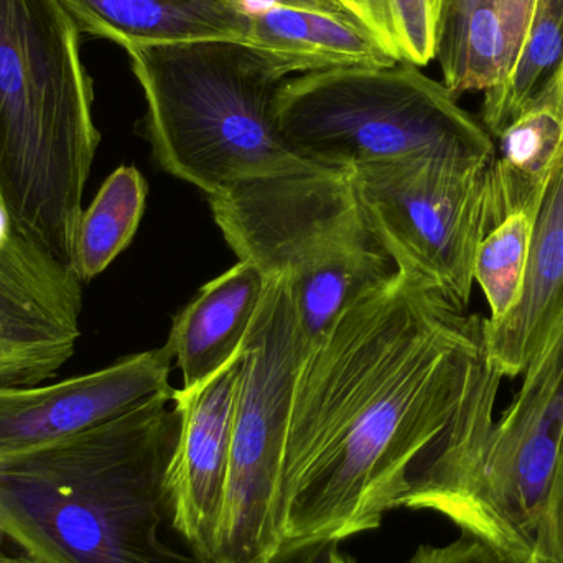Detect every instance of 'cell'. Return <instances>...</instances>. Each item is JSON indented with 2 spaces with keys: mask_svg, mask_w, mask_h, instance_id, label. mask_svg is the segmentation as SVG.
Wrapping results in <instances>:
<instances>
[{
  "mask_svg": "<svg viewBox=\"0 0 563 563\" xmlns=\"http://www.w3.org/2000/svg\"><path fill=\"white\" fill-rule=\"evenodd\" d=\"M486 320L399 271L307 344L285 440L284 544L344 541L399 508L462 522L505 379Z\"/></svg>",
  "mask_w": 563,
  "mask_h": 563,
  "instance_id": "6da1fadb",
  "label": "cell"
},
{
  "mask_svg": "<svg viewBox=\"0 0 563 563\" xmlns=\"http://www.w3.org/2000/svg\"><path fill=\"white\" fill-rule=\"evenodd\" d=\"M180 437L174 396L0 455V529L36 563H201L162 539Z\"/></svg>",
  "mask_w": 563,
  "mask_h": 563,
  "instance_id": "7a4b0ae2",
  "label": "cell"
},
{
  "mask_svg": "<svg viewBox=\"0 0 563 563\" xmlns=\"http://www.w3.org/2000/svg\"><path fill=\"white\" fill-rule=\"evenodd\" d=\"M79 35L59 0H0V207L69 267L101 141Z\"/></svg>",
  "mask_w": 563,
  "mask_h": 563,
  "instance_id": "3957f363",
  "label": "cell"
},
{
  "mask_svg": "<svg viewBox=\"0 0 563 563\" xmlns=\"http://www.w3.org/2000/svg\"><path fill=\"white\" fill-rule=\"evenodd\" d=\"M147 102L145 135L162 170L207 197L254 178L318 170L277 128L287 81L260 49L230 40L125 48Z\"/></svg>",
  "mask_w": 563,
  "mask_h": 563,
  "instance_id": "277c9868",
  "label": "cell"
},
{
  "mask_svg": "<svg viewBox=\"0 0 563 563\" xmlns=\"http://www.w3.org/2000/svg\"><path fill=\"white\" fill-rule=\"evenodd\" d=\"M207 200L240 261L288 280L307 344L399 273L367 227L347 170L254 178Z\"/></svg>",
  "mask_w": 563,
  "mask_h": 563,
  "instance_id": "5b68a950",
  "label": "cell"
},
{
  "mask_svg": "<svg viewBox=\"0 0 563 563\" xmlns=\"http://www.w3.org/2000/svg\"><path fill=\"white\" fill-rule=\"evenodd\" d=\"M285 144L331 170L437 154L492 162L495 139L443 82L409 63L307 73L274 101Z\"/></svg>",
  "mask_w": 563,
  "mask_h": 563,
  "instance_id": "8992f818",
  "label": "cell"
},
{
  "mask_svg": "<svg viewBox=\"0 0 563 563\" xmlns=\"http://www.w3.org/2000/svg\"><path fill=\"white\" fill-rule=\"evenodd\" d=\"M307 350L285 277H269L243 346L223 518L210 563H251L284 544L285 440Z\"/></svg>",
  "mask_w": 563,
  "mask_h": 563,
  "instance_id": "52a82bcc",
  "label": "cell"
},
{
  "mask_svg": "<svg viewBox=\"0 0 563 563\" xmlns=\"http://www.w3.org/2000/svg\"><path fill=\"white\" fill-rule=\"evenodd\" d=\"M492 162L419 154L350 168L361 213L397 269L466 311Z\"/></svg>",
  "mask_w": 563,
  "mask_h": 563,
  "instance_id": "ba28073f",
  "label": "cell"
},
{
  "mask_svg": "<svg viewBox=\"0 0 563 563\" xmlns=\"http://www.w3.org/2000/svg\"><path fill=\"white\" fill-rule=\"evenodd\" d=\"M495 420L460 531L515 563L534 551L563 437V324Z\"/></svg>",
  "mask_w": 563,
  "mask_h": 563,
  "instance_id": "9c48e42d",
  "label": "cell"
},
{
  "mask_svg": "<svg viewBox=\"0 0 563 563\" xmlns=\"http://www.w3.org/2000/svg\"><path fill=\"white\" fill-rule=\"evenodd\" d=\"M167 343L49 386L0 387V455L35 449L174 396Z\"/></svg>",
  "mask_w": 563,
  "mask_h": 563,
  "instance_id": "30bf717a",
  "label": "cell"
},
{
  "mask_svg": "<svg viewBox=\"0 0 563 563\" xmlns=\"http://www.w3.org/2000/svg\"><path fill=\"white\" fill-rule=\"evenodd\" d=\"M243 350L207 383L174 393L180 437L167 475L168 518L201 563H210L223 518Z\"/></svg>",
  "mask_w": 563,
  "mask_h": 563,
  "instance_id": "8fae6325",
  "label": "cell"
},
{
  "mask_svg": "<svg viewBox=\"0 0 563 563\" xmlns=\"http://www.w3.org/2000/svg\"><path fill=\"white\" fill-rule=\"evenodd\" d=\"M563 324V154L539 208L518 301L486 320L488 356L503 377H519Z\"/></svg>",
  "mask_w": 563,
  "mask_h": 563,
  "instance_id": "7c38bea8",
  "label": "cell"
},
{
  "mask_svg": "<svg viewBox=\"0 0 563 563\" xmlns=\"http://www.w3.org/2000/svg\"><path fill=\"white\" fill-rule=\"evenodd\" d=\"M250 46L273 59L287 76L397 63L347 13L277 0L251 9Z\"/></svg>",
  "mask_w": 563,
  "mask_h": 563,
  "instance_id": "4fadbf2b",
  "label": "cell"
},
{
  "mask_svg": "<svg viewBox=\"0 0 563 563\" xmlns=\"http://www.w3.org/2000/svg\"><path fill=\"white\" fill-rule=\"evenodd\" d=\"M266 285L254 264L240 261L208 282L174 318L167 344L184 377V389L207 383L241 353Z\"/></svg>",
  "mask_w": 563,
  "mask_h": 563,
  "instance_id": "5bb4252c",
  "label": "cell"
},
{
  "mask_svg": "<svg viewBox=\"0 0 563 563\" xmlns=\"http://www.w3.org/2000/svg\"><path fill=\"white\" fill-rule=\"evenodd\" d=\"M79 30L119 43L230 40L250 45V0H59Z\"/></svg>",
  "mask_w": 563,
  "mask_h": 563,
  "instance_id": "9a60e30c",
  "label": "cell"
},
{
  "mask_svg": "<svg viewBox=\"0 0 563 563\" xmlns=\"http://www.w3.org/2000/svg\"><path fill=\"white\" fill-rule=\"evenodd\" d=\"M538 0H476L442 16L437 56L455 98L506 81L528 40Z\"/></svg>",
  "mask_w": 563,
  "mask_h": 563,
  "instance_id": "2e32d148",
  "label": "cell"
},
{
  "mask_svg": "<svg viewBox=\"0 0 563 563\" xmlns=\"http://www.w3.org/2000/svg\"><path fill=\"white\" fill-rule=\"evenodd\" d=\"M486 174V230L511 211L541 207L563 154L558 81L496 137Z\"/></svg>",
  "mask_w": 563,
  "mask_h": 563,
  "instance_id": "e0dca14e",
  "label": "cell"
},
{
  "mask_svg": "<svg viewBox=\"0 0 563 563\" xmlns=\"http://www.w3.org/2000/svg\"><path fill=\"white\" fill-rule=\"evenodd\" d=\"M81 331L0 284V387L38 386L75 354Z\"/></svg>",
  "mask_w": 563,
  "mask_h": 563,
  "instance_id": "ac0fdd59",
  "label": "cell"
},
{
  "mask_svg": "<svg viewBox=\"0 0 563 563\" xmlns=\"http://www.w3.org/2000/svg\"><path fill=\"white\" fill-rule=\"evenodd\" d=\"M148 185L132 165L115 168L76 228L73 269L82 284L104 273L128 250L144 217Z\"/></svg>",
  "mask_w": 563,
  "mask_h": 563,
  "instance_id": "d6986e66",
  "label": "cell"
},
{
  "mask_svg": "<svg viewBox=\"0 0 563 563\" xmlns=\"http://www.w3.org/2000/svg\"><path fill=\"white\" fill-rule=\"evenodd\" d=\"M563 62V0H538L521 56L506 81L485 92L482 122L498 137L558 81Z\"/></svg>",
  "mask_w": 563,
  "mask_h": 563,
  "instance_id": "ffe728a7",
  "label": "cell"
},
{
  "mask_svg": "<svg viewBox=\"0 0 563 563\" xmlns=\"http://www.w3.org/2000/svg\"><path fill=\"white\" fill-rule=\"evenodd\" d=\"M0 284L79 330L82 282L73 267L23 236L0 207Z\"/></svg>",
  "mask_w": 563,
  "mask_h": 563,
  "instance_id": "44dd1931",
  "label": "cell"
},
{
  "mask_svg": "<svg viewBox=\"0 0 563 563\" xmlns=\"http://www.w3.org/2000/svg\"><path fill=\"white\" fill-rule=\"evenodd\" d=\"M397 63L426 66L437 56L445 0H336Z\"/></svg>",
  "mask_w": 563,
  "mask_h": 563,
  "instance_id": "7402d4cb",
  "label": "cell"
},
{
  "mask_svg": "<svg viewBox=\"0 0 563 563\" xmlns=\"http://www.w3.org/2000/svg\"><path fill=\"white\" fill-rule=\"evenodd\" d=\"M539 208H522L488 228L475 260V282L489 303V323H498L518 301Z\"/></svg>",
  "mask_w": 563,
  "mask_h": 563,
  "instance_id": "603a6c76",
  "label": "cell"
},
{
  "mask_svg": "<svg viewBox=\"0 0 563 563\" xmlns=\"http://www.w3.org/2000/svg\"><path fill=\"white\" fill-rule=\"evenodd\" d=\"M532 554L549 563H563V437Z\"/></svg>",
  "mask_w": 563,
  "mask_h": 563,
  "instance_id": "cb8c5ba5",
  "label": "cell"
},
{
  "mask_svg": "<svg viewBox=\"0 0 563 563\" xmlns=\"http://www.w3.org/2000/svg\"><path fill=\"white\" fill-rule=\"evenodd\" d=\"M406 563H511L475 539L459 538L445 545H420Z\"/></svg>",
  "mask_w": 563,
  "mask_h": 563,
  "instance_id": "d4e9b609",
  "label": "cell"
},
{
  "mask_svg": "<svg viewBox=\"0 0 563 563\" xmlns=\"http://www.w3.org/2000/svg\"><path fill=\"white\" fill-rule=\"evenodd\" d=\"M338 542H285L274 554L251 563H327L331 548Z\"/></svg>",
  "mask_w": 563,
  "mask_h": 563,
  "instance_id": "484cf974",
  "label": "cell"
},
{
  "mask_svg": "<svg viewBox=\"0 0 563 563\" xmlns=\"http://www.w3.org/2000/svg\"><path fill=\"white\" fill-rule=\"evenodd\" d=\"M277 2L295 3V5L317 7V9L330 10V12H344L336 0H277Z\"/></svg>",
  "mask_w": 563,
  "mask_h": 563,
  "instance_id": "4316f807",
  "label": "cell"
},
{
  "mask_svg": "<svg viewBox=\"0 0 563 563\" xmlns=\"http://www.w3.org/2000/svg\"><path fill=\"white\" fill-rule=\"evenodd\" d=\"M473 2H476V0H445V7H443V15L460 12V10L472 5Z\"/></svg>",
  "mask_w": 563,
  "mask_h": 563,
  "instance_id": "83f0119b",
  "label": "cell"
},
{
  "mask_svg": "<svg viewBox=\"0 0 563 563\" xmlns=\"http://www.w3.org/2000/svg\"><path fill=\"white\" fill-rule=\"evenodd\" d=\"M327 563H356V561H354L353 558H350V555L344 554V552H341L336 544L331 548Z\"/></svg>",
  "mask_w": 563,
  "mask_h": 563,
  "instance_id": "f1b7e54d",
  "label": "cell"
},
{
  "mask_svg": "<svg viewBox=\"0 0 563 563\" xmlns=\"http://www.w3.org/2000/svg\"><path fill=\"white\" fill-rule=\"evenodd\" d=\"M0 563H36L32 559L22 555V558H9V555L0 554Z\"/></svg>",
  "mask_w": 563,
  "mask_h": 563,
  "instance_id": "f546056e",
  "label": "cell"
},
{
  "mask_svg": "<svg viewBox=\"0 0 563 563\" xmlns=\"http://www.w3.org/2000/svg\"><path fill=\"white\" fill-rule=\"evenodd\" d=\"M558 86H559V92H561V101L563 106V62L561 66V71H559L558 76Z\"/></svg>",
  "mask_w": 563,
  "mask_h": 563,
  "instance_id": "4dcf8cb0",
  "label": "cell"
},
{
  "mask_svg": "<svg viewBox=\"0 0 563 563\" xmlns=\"http://www.w3.org/2000/svg\"><path fill=\"white\" fill-rule=\"evenodd\" d=\"M521 563H549L548 561H544V559L539 558V555L531 554L528 559H526L525 562Z\"/></svg>",
  "mask_w": 563,
  "mask_h": 563,
  "instance_id": "1f68e13d",
  "label": "cell"
},
{
  "mask_svg": "<svg viewBox=\"0 0 563 563\" xmlns=\"http://www.w3.org/2000/svg\"><path fill=\"white\" fill-rule=\"evenodd\" d=\"M7 538L5 534H3L2 529H0V551H2L3 544H5Z\"/></svg>",
  "mask_w": 563,
  "mask_h": 563,
  "instance_id": "d6a6232c",
  "label": "cell"
}]
</instances>
